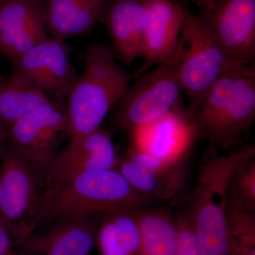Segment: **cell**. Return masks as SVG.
I'll list each match as a JSON object with an SVG mask.
<instances>
[{"label": "cell", "instance_id": "19", "mask_svg": "<svg viewBox=\"0 0 255 255\" xmlns=\"http://www.w3.org/2000/svg\"><path fill=\"white\" fill-rule=\"evenodd\" d=\"M137 209L114 210L95 216L98 255H140Z\"/></svg>", "mask_w": 255, "mask_h": 255}, {"label": "cell", "instance_id": "21", "mask_svg": "<svg viewBox=\"0 0 255 255\" xmlns=\"http://www.w3.org/2000/svg\"><path fill=\"white\" fill-rule=\"evenodd\" d=\"M53 100L17 75H0V123L6 127Z\"/></svg>", "mask_w": 255, "mask_h": 255}, {"label": "cell", "instance_id": "14", "mask_svg": "<svg viewBox=\"0 0 255 255\" xmlns=\"http://www.w3.org/2000/svg\"><path fill=\"white\" fill-rule=\"evenodd\" d=\"M130 133L132 146L166 162L188 158L196 142L186 108L181 106Z\"/></svg>", "mask_w": 255, "mask_h": 255}, {"label": "cell", "instance_id": "24", "mask_svg": "<svg viewBox=\"0 0 255 255\" xmlns=\"http://www.w3.org/2000/svg\"><path fill=\"white\" fill-rule=\"evenodd\" d=\"M233 255H255V234L233 238Z\"/></svg>", "mask_w": 255, "mask_h": 255}, {"label": "cell", "instance_id": "1", "mask_svg": "<svg viewBox=\"0 0 255 255\" xmlns=\"http://www.w3.org/2000/svg\"><path fill=\"white\" fill-rule=\"evenodd\" d=\"M255 154L253 145L228 153H220L208 146L198 162L195 184L179 208L190 223L200 255H233L226 187L238 164Z\"/></svg>", "mask_w": 255, "mask_h": 255}, {"label": "cell", "instance_id": "9", "mask_svg": "<svg viewBox=\"0 0 255 255\" xmlns=\"http://www.w3.org/2000/svg\"><path fill=\"white\" fill-rule=\"evenodd\" d=\"M201 26L236 63L255 66V0H190Z\"/></svg>", "mask_w": 255, "mask_h": 255}, {"label": "cell", "instance_id": "17", "mask_svg": "<svg viewBox=\"0 0 255 255\" xmlns=\"http://www.w3.org/2000/svg\"><path fill=\"white\" fill-rule=\"evenodd\" d=\"M111 0H43V12L48 37L65 41L90 34Z\"/></svg>", "mask_w": 255, "mask_h": 255}, {"label": "cell", "instance_id": "23", "mask_svg": "<svg viewBox=\"0 0 255 255\" xmlns=\"http://www.w3.org/2000/svg\"><path fill=\"white\" fill-rule=\"evenodd\" d=\"M177 224V245L174 255H200L190 223L182 209H174Z\"/></svg>", "mask_w": 255, "mask_h": 255}, {"label": "cell", "instance_id": "29", "mask_svg": "<svg viewBox=\"0 0 255 255\" xmlns=\"http://www.w3.org/2000/svg\"></svg>", "mask_w": 255, "mask_h": 255}, {"label": "cell", "instance_id": "7", "mask_svg": "<svg viewBox=\"0 0 255 255\" xmlns=\"http://www.w3.org/2000/svg\"><path fill=\"white\" fill-rule=\"evenodd\" d=\"M43 176L6 145L0 160V220L24 241L38 228Z\"/></svg>", "mask_w": 255, "mask_h": 255}, {"label": "cell", "instance_id": "11", "mask_svg": "<svg viewBox=\"0 0 255 255\" xmlns=\"http://www.w3.org/2000/svg\"><path fill=\"white\" fill-rule=\"evenodd\" d=\"M188 158L166 162L130 145L118 157L117 167L137 191L159 201H173L185 189L189 177Z\"/></svg>", "mask_w": 255, "mask_h": 255}, {"label": "cell", "instance_id": "16", "mask_svg": "<svg viewBox=\"0 0 255 255\" xmlns=\"http://www.w3.org/2000/svg\"><path fill=\"white\" fill-rule=\"evenodd\" d=\"M148 0H111L100 21L105 25L116 58L129 67L143 57Z\"/></svg>", "mask_w": 255, "mask_h": 255}, {"label": "cell", "instance_id": "20", "mask_svg": "<svg viewBox=\"0 0 255 255\" xmlns=\"http://www.w3.org/2000/svg\"><path fill=\"white\" fill-rule=\"evenodd\" d=\"M140 224V255H174L177 224L174 209L167 206L136 210Z\"/></svg>", "mask_w": 255, "mask_h": 255}, {"label": "cell", "instance_id": "6", "mask_svg": "<svg viewBox=\"0 0 255 255\" xmlns=\"http://www.w3.org/2000/svg\"><path fill=\"white\" fill-rule=\"evenodd\" d=\"M183 43L172 59L135 77L114 107L119 127L129 132L158 120L180 106L182 89L177 67Z\"/></svg>", "mask_w": 255, "mask_h": 255}, {"label": "cell", "instance_id": "27", "mask_svg": "<svg viewBox=\"0 0 255 255\" xmlns=\"http://www.w3.org/2000/svg\"><path fill=\"white\" fill-rule=\"evenodd\" d=\"M3 1H4V0H0V4H1V3Z\"/></svg>", "mask_w": 255, "mask_h": 255}, {"label": "cell", "instance_id": "3", "mask_svg": "<svg viewBox=\"0 0 255 255\" xmlns=\"http://www.w3.org/2000/svg\"><path fill=\"white\" fill-rule=\"evenodd\" d=\"M133 74L120 65L108 43H90L84 70L66 97L68 139L86 136L100 128L131 83Z\"/></svg>", "mask_w": 255, "mask_h": 255}, {"label": "cell", "instance_id": "5", "mask_svg": "<svg viewBox=\"0 0 255 255\" xmlns=\"http://www.w3.org/2000/svg\"><path fill=\"white\" fill-rule=\"evenodd\" d=\"M182 3L184 23L180 37L183 46L177 78L187 99L186 112L190 121L201 101L220 79L250 65L231 60L201 26L187 3Z\"/></svg>", "mask_w": 255, "mask_h": 255}, {"label": "cell", "instance_id": "2", "mask_svg": "<svg viewBox=\"0 0 255 255\" xmlns=\"http://www.w3.org/2000/svg\"><path fill=\"white\" fill-rule=\"evenodd\" d=\"M157 203L132 187L117 169L85 172L44 189L37 228L57 220L95 217L114 210L150 207Z\"/></svg>", "mask_w": 255, "mask_h": 255}, {"label": "cell", "instance_id": "26", "mask_svg": "<svg viewBox=\"0 0 255 255\" xmlns=\"http://www.w3.org/2000/svg\"><path fill=\"white\" fill-rule=\"evenodd\" d=\"M7 141L8 135L6 128L2 124L0 123V160L7 145Z\"/></svg>", "mask_w": 255, "mask_h": 255}, {"label": "cell", "instance_id": "22", "mask_svg": "<svg viewBox=\"0 0 255 255\" xmlns=\"http://www.w3.org/2000/svg\"><path fill=\"white\" fill-rule=\"evenodd\" d=\"M228 221L255 217V154L233 170L226 187Z\"/></svg>", "mask_w": 255, "mask_h": 255}, {"label": "cell", "instance_id": "10", "mask_svg": "<svg viewBox=\"0 0 255 255\" xmlns=\"http://www.w3.org/2000/svg\"><path fill=\"white\" fill-rule=\"evenodd\" d=\"M11 63V73L27 80L53 100L66 99L79 76L66 43L50 38Z\"/></svg>", "mask_w": 255, "mask_h": 255}, {"label": "cell", "instance_id": "28", "mask_svg": "<svg viewBox=\"0 0 255 255\" xmlns=\"http://www.w3.org/2000/svg\"><path fill=\"white\" fill-rule=\"evenodd\" d=\"M91 255V254H89V255Z\"/></svg>", "mask_w": 255, "mask_h": 255}, {"label": "cell", "instance_id": "13", "mask_svg": "<svg viewBox=\"0 0 255 255\" xmlns=\"http://www.w3.org/2000/svg\"><path fill=\"white\" fill-rule=\"evenodd\" d=\"M43 0H4L0 4V53L13 61L48 39Z\"/></svg>", "mask_w": 255, "mask_h": 255}, {"label": "cell", "instance_id": "25", "mask_svg": "<svg viewBox=\"0 0 255 255\" xmlns=\"http://www.w3.org/2000/svg\"><path fill=\"white\" fill-rule=\"evenodd\" d=\"M12 233L0 220V255H9L13 241Z\"/></svg>", "mask_w": 255, "mask_h": 255}, {"label": "cell", "instance_id": "18", "mask_svg": "<svg viewBox=\"0 0 255 255\" xmlns=\"http://www.w3.org/2000/svg\"><path fill=\"white\" fill-rule=\"evenodd\" d=\"M46 225L50 226L48 232L31 244L41 255H87L96 246L95 217L57 220Z\"/></svg>", "mask_w": 255, "mask_h": 255}, {"label": "cell", "instance_id": "12", "mask_svg": "<svg viewBox=\"0 0 255 255\" xmlns=\"http://www.w3.org/2000/svg\"><path fill=\"white\" fill-rule=\"evenodd\" d=\"M117 162L112 135L101 128L86 136L68 139L43 172L44 189L85 172L117 169Z\"/></svg>", "mask_w": 255, "mask_h": 255}, {"label": "cell", "instance_id": "15", "mask_svg": "<svg viewBox=\"0 0 255 255\" xmlns=\"http://www.w3.org/2000/svg\"><path fill=\"white\" fill-rule=\"evenodd\" d=\"M184 23L183 3L179 0H148L144 38V63L134 78L148 72L153 65L173 58L180 43Z\"/></svg>", "mask_w": 255, "mask_h": 255}, {"label": "cell", "instance_id": "8", "mask_svg": "<svg viewBox=\"0 0 255 255\" xmlns=\"http://www.w3.org/2000/svg\"><path fill=\"white\" fill-rule=\"evenodd\" d=\"M6 128L10 148L42 176L70 135L65 105L60 100L40 106Z\"/></svg>", "mask_w": 255, "mask_h": 255}, {"label": "cell", "instance_id": "4", "mask_svg": "<svg viewBox=\"0 0 255 255\" xmlns=\"http://www.w3.org/2000/svg\"><path fill=\"white\" fill-rule=\"evenodd\" d=\"M255 119V66H245L220 79L191 118L195 141L233 151ZM238 149V148H237Z\"/></svg>", "mask_w": 255, "mask_h": 255}]
</instances>
